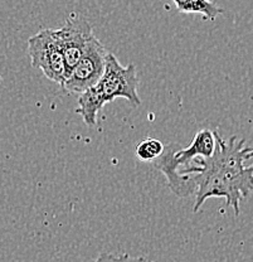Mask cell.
Returning <instances> with one entry per match:
<instances>
[{
  "label": "cell",
  "instance_id": "cell-1",
  "mask_svg": "<svg viewBox=\"0 0 253 262\" xmlns=\"http://www.w3.org/2000/svg\"><path fill=\"white\" fill-rule=\"evenodd\" d=\"M216 149L212 157L199 158L197 164L203 166L200 173L193 174L197 182V199L193 212H199L204 202L212 196L225 198L227 206L233 207L239 214V203L253 190V164L247 166V160L253 158V147L244 146V139L232 136L228 140L214 131Z\"/></svg>",
  "mask_w": 253,
  "mask_h": 262
},
{
  "label": "cell",
  "instance_id": "cell-2",
  "mask_svg": "<svg viewBox=\"0 0 253 262\" xmlns=\"http://www.w3.org/2000/svg\"><path fill=\"white\" fill-rule=\"evenodd\" d=\"M137 75L136 67L130 63L124 67L119 59L108 52L103 75L95 86L81 92L78 97V107L76 113L81 115L88 126H95L97 114L103 106L121 97L134 106L141 103L137 94Z\"/></svg>",
  "mask_w": 253,
  "mask_h": 262
},
{
  "label": "cell",
  "instance_id": "cell-3",
  "mask_svg": "<svg viewBox=\"0 0 253 262\" xmlns=\"http://www.w3.org/2000/svg\"><path fill=\"white\" fill-rule=\"evenodd\" d=\"M27 46L32 66L42 70L45 77L62 86L68 76V68L54 29H42L29 38Z\"/></svg>",
  "mask_w": 253,
  "mask_h": 262
},
{
  "label": "cell",
  "instance_id": "cell-4",
  "mask_svg": "<svg viewBox=\"0 0 253 262\" xmlns=\"http://www.w3.org/2000/svg\"><path fill=\"white\" fill-rule=\"evenodd\" d=\"M107 53V49L101 40L95 37V34L92 35L83 49L82 56L70 71L62 87L68 92L81 94L95 86L103 75Z\"/></svg>",
  "mask_w": 253,
  "mask_h": 262
},
{
  "label": "cell",
  "instance_id": "cell-5",
  "mask_svg": "<svg viewBox=\"0 0 253 262\" xmlns=\"http://www.w3.org/2000/svg\"><path fill=\"white\" fill-rule=\"evenodd\" d=\"M54 33L70 73V71L75 67L82 56L83 49L86 48L89 38L94 35L92 27L88 20L77 14H72L66 19L62 28L54 29Z\"/></svg>",
  "mask_w": 253,
  "mask_h": 262
},
{
  "label": "cell",
  "instance_id": "cell-6",
  "mask_svg": "<svg viewBox=\"0 0 253 262\" xmlns=\"http://www.w3.org/2000/svg\"><path fill=\"white\" fill-rule=\"evenodd\" d=\"M176 144H170L164 147V151L160 157L152 160L154 166L159 169L165 177H167L168 184L170 189L173 190L178 196H189L197 192V182H195L193 174H186L181 176L179 173V166L174 162V152L178 149Z\"/></svg>",
  "mask_w": 253,
  "mask_h": 262
},
{
  "label": "cell",
  "instance_id": "cell-7",
  "mask_svg": "<svg viewBox=\"0 0 253 262\" xmlns=\"http://www.w3.org/2000/svg\"><path fill=\"white\" fill-rule=\"evenodd\" d=\"M216 149V136L214 131L208 129H203L195 134L194 139L190 143V145L181 149L180 146L174 152L173 158L176 165H188L193 163L195 158H209L213 155Z\"/></svg>",
  "mask_w": 253,
  "mask_h": 262
},
{
  "label": "cell",
  "instance_id": "cell-8",
  "mask_svg": "<svg viewBox=\"0 0 253 262\" xmlns=\"http://www.w3.org/2000/svg\"><path fill=\"white\" fill-rule=\"evenodd\" d=\"M178 12L187 14H200L206 20H216L217 16L223 14L224 9L212 3L211 0H173Z\"/></svg>",
  "mask_w": 253,
  "mask_h": 262
},
{
  "label": "cell",
  "instance_id": "cell-9",
  "mask_svg": "<svg viewBox=\"0 0 253 262\" xmlns=\"http://www.w3.org/2000/svg\"><path fill=\"white\" fill-rule=\"evenodd\" d=\"M164 145L160 140L154 138H148L141 140L135 149L136 157L143 162H152L164 151Z\"/></svg>",
  "mask_w": 253,
  "mask_h": 262
}]
</instances>
